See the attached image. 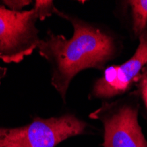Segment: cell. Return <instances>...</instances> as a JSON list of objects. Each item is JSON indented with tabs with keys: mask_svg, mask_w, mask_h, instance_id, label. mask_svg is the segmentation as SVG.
Returning <instances> with one entry per match:
<instances>
[{
	"mask_svg": "<svg viewBox=\"0 0 147 147\" xmlns=\"http://www.w3.org/2000/svg\"><path fill=\"white\" fill-rule=\"evenodd\" d=\"M56 14L71 24L72 36L68 39L48 30L37 49L49 65L52 86L66 103L73 78L86 69L103 71L109 63L122 55L124 39L106 24L88 21L58 9Z\"/></svg>",
	"mask_w": 147,
	"mask_h": 147,
	"instance_id": "obj_1",
	"label": "cell"
},
{
	"mask_svg": "<svg viewBox=\"0 0 147 147\" xmlns=\"http://www.w3.org/2000/svg\"><path fill=\"white\" fill-rule=\"evenodd\" d=\"M95 134L96 128L74 113L35 116L23 126L0 127V147H57L69 138Z\"/></svg>",
	"mask_w": 147,
	"mask_h": 147,
	"instance_id": "obj_2",
	"label": "cell"
},
{
	"mask_svg": "<svg viewBox=\"0 0 147 147\" xmlns=\"http://www.w3.org/2000/svg\"><path fill=\"white\" fill-rule=\"evenodd\" d=\"M140 100L132 90L115 100L102 101L89 114V118L100 121L103 126L102 147H147L138 123Z\"/></svg>",
	"mask_w": 147,
	"mask_h": 147,
	"instance_id": "obj_3",
	"label": "cell"
},
{
	"mask_svg": "<svg viewBox=\"0 0 147 147\" xmlns=\"http://www.w3.org/2000/svg\"><path fill=\"white\" fill-rule=\"evenodd\" d=\"M35 9L14 11L0 5V59L19 63L37 49L41 41Z\"/></svg>",
	"mask_w": 147,
	"mask_h": 147,
	"instance_id": "obj_4",
	"label": "cell"
},
{
	"mask_svg": "<svg viewBox=\"0 0 147 147\" xmlns=\"http://www.w3.org/2000/svg\"><path fill=\"white\" fill-rule=\"evenodd\" d=\"M146 64L147 28L138 37V45L134 54L121 64L106 67L102 75L92 82L88 92V100L109 101L129 92Z\"/></svg>",
	"mask_w": 147,
	"mask_h": 147,
	"instance_id": "obj_5",
	"label": "cell"
},
{
	"mask_svg": "<svg viewBox=\"0 0 147 147\" xmlns=\"http://www.w3.org/2000/svg\"><path fill=\"white\" fill-rule=\"evenodd\" d=\"M118 18L126 22L132 40H138L147 28V0H126L116 3Z\"/></svg>",
	"mask_w": 147,
	"mask_h": 147,
	"instance_id": "obj_6",
	"label": "cell"
},
{
	"mask_svg": "<svg viewBox=\"0 0 147 147\" xmlns=\"http://www.w3.org/2000/svg\"><path fill=\"white\" fill-rule=\"evenodd\" d=\"M134 86L139 95L140 114L147 123V64L143 68L136 79Z\"/></svg>",
	"mask_w": 147,
	"mask_h": 147,
	"instance_id": "obj_7",
	"label": "cell"
},
{
	"mask_svg": "<svg viewBox=\"0 0 147 147\" xmlns=\"http://www.w3.org/2000/svg\"><path fill=\"white\" fill-rule=\"evenodd\" d=\"M34 8L37 12L40 20H43L53 14H56L57 10L54 2L51 0H36L34 4Z\"/></svg>",
	"mask_w": 147,
	"mask_h": 147,
	"instance_id": "obj_8",
	"label": "cell"
},
{
	"mask_svg": "<svg viewBox=\"0 0 147 147\" xmlns=\"http://www.w3.org/2000/svg\"><path fill=\"white\" fill-rule=\"evenodd\" d=\"M3 3L9 10L14 11H22L23 8L29 5L32 1L30 0H5Z\"/></svg>",
	"mask_w": 147,
	"mask_h": 147,
	"instance_id": "obj_9",
	"label": "cell"
},
{
	"mask_svg": "<svg viewBox=\"0 0 147 147\" xmlns=\"http://www.w3.org/2000/svg\"><path fill=\"white\" fill-rule=\"evenodd\" d=\"M6 73H7V69L0 66V84H1L2 79L6 76Z\"/></svg>",
	"mask_w": 147,
	"mask_h": 147,
	"instance_id": "obj_10",
	"label": "cell"
}]
</instances>
